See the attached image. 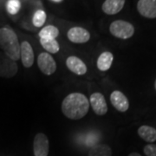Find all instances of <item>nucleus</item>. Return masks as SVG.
I'll use <instances>...</instances> for the list:
<instances>
[{
  "instance_id": "obj_1",
  "label": "nucleus",
  "mask_w": 156,
  "mask_h": 156,
  "mask_svg": "<svg viewBox=\"0 0 156 156\" xmlns=\"http://www.w3.org/2000/svg\"><path fill=\"white\" fill-rule=\"evenodd\" d=\"M89 101L87 96L79 92L69 94L62 102V112L70 120L83 118L89 110Z\"/></svg>"
},
{
  "instance_id": "obj_2",
  "label": "nucleus",
  "mask_w": 156,
  "mask_h": 156,
  "mask_svg": "<svg viewBox=\"0 0 156 156\" xmlns=\"http://www.w3.org/2000/svg\"><path fill=\"white\" fill-rule=\"evenodd\" d=\"M0 49L10 59H20V43L17 34L11 28H0Z\"/></svg>"
},
{
  "instance_id": "obj_3",
  "label": "nucleus",
  "mask_w": 156,
  "mask_h": 156,
  "mask_svg": "<svg viewBox=\"0 0 156 156\" xmlns=\"http://www.w3.org/2000/svg\"><path fill=\"white\" fill-rule=\"evenodd\" d=\"M109 32L119 39L131 38L134 34V27L131 23L125 20H115L109 25Z\"/></svg>"
},
{
  "instance_id": "obj_4",
  "label": "nucleus",
  "mask_w": 156,
  "mask_h": 156,
  "mask_svg": "<svg viewBox=\"0 0 156 156\" xmlns=\"http://www.w3.org/2000/svg\"><path fill=\"white\" fill-rule=\"evenodd\" d=\"M37 66L41 72L46 76H51L56 70V62L54 57L48 52H42L37 57Z\"/></svg>"
},
{
  "instance_id": "obj_5",
  "label": "nucleus",
  "mask_w": 156,
  "mask_h": 156,
  "mask_svg": "<svg viewBox=\"0 0 156 156\" xmlns=\"http://www.w3.org/2000/svg\"><path fill=\"white\" fill-rule=\"evenodd\" d=\"M50 142L47 135L44 133L36 134L33 140V153L35 156H48Z\"/></svg>"
},
{
  "instance_id": "obj_6",
  "label": "nucleus",
  "mask_w": 156,
  "mask_h": 156,
  "mask_svg": "<svg viewBox=\"0 0 156 156\" xmlns=\"http://www.w3.org/2000/svg\"><path fill=\"white\" fill-rule=\"evenodd\" d=\"M89 104L97 115H104L108 112V104L104 95L100 92H95L89 97Z\"/></svg>"
},
{
  "instance_id": "obj_7",
  "label": "nucleus",
  "mask_w": 156,
  "mask_h": 156,
  "mask_svg": "<svg viewBox=\"0 0 156 156\" xmlns=\"http://www.w3.org/2000/svg\"><path fill=\"white\" fill-rule=\"evenodd\" d=\"M17 62L10 59L7 56H0V76L6 78L13 77L17 73Z\"/></svg>"
},
{
  "instance_id": "obj_8",
  "label": "nucleus",
  "mask_w": 156,
  "mask_h": 156,
  "mask_svg": "<svg viewBox=\"0 0 156 156\" xmlns=\"http://www.w3.org/2000/svg\"><path fill=\"white\" fill-rule=\"evenodd\" d=\"M68 39L74 44H85L90 39L89 30L83 27H72L69 30L67 33Z\"/></svg>"
},
{
  "instance_id": "obj_9",
  "label": "nucleus",
  "mask_w": 156,
  "mask_h": 156,
  "mask_svg": "<svg viewBox=\"0 0 156 156\" xmlns=\"http://www.w3.org/2000/svg\"><path fill=\"white\" fill-rule=\"evenodd\" d=\"M20 59L23 67L30 68L35 61V55L32 46L27 41H23L20 44Z\"/></svg>"
},
{
  "instance_id": "obj_10",
  "label": "nucleus",
  "mask_w": 156,
  "mask_h": 156,
  "mask_svg": "<svg viewBox=\"0 0 156 156\" xmlns=\"http://www.w3.org/2000/svg\"><path fill=\"white\" fill-rule=\"evenodd\" d=\"M110 102L119 112H126L129 108V101L128 97L120 90H114L110 95Z\"/></svg>"
},
{
  "instance_id": "obj_11",
  "label": "nucleus",
  "mask_w": 156,
  "mask_h": 156,
  "mask_svg": "<svg viewBox=\"0 0 156 156\" xmlns=\"http://www.w3.org/2000/svg\"><path fill=\"white\" fill-rule=\"evenodd\" d=\"M137 11L146 18H156V0H139Z\"/></svg>"
},
{
  "instance_id": "obj_12",
  "label": "nucleus",
  "mask_w": 156,
  "mask_h": 156,
  "mask_svg": "<svg viewBox=\"0 0 156 156\" xmlns=\"http://www.w3.org/2000/svg\"><path fill=\"white\" fill-rule=\"evenodd\" d=\"M66 66L71 72L77 76H83L88 71V68L84 62L76 56L68 57L66 59Z\"/></svg>"
},
{
  "instance_id": "obj_13",
  "label": "nucleus",
  "mask_w": 156,
  "mask_h": 156,
  "mask_svg": "<svg viewBox=\"0 0 156 156\" xmlns=\"http://www.w3.org/2000/svg\"><path fill=\"white\" fill-rule=\"evenodd\" d=\"M126 0H105L101 5L102 11L107 15H115L123 9Z\"/></svg>"
},
{
  "instance_id": "obj_14",
  "label": "nucleus",
  "mask_w": 156,
  "mask_h": 156,
  "mask_svg": "<svg viewBox=\"0 0 156 156\" xmlns=\"http://www.w3.org/2000/svg\"><path fill=\"white\" fill-rule=\"evenodd\" d=\"M113 61H114V55L110 51H104L98 56L96 65L98 69L101 71H107L111 68Z\"/></svg>"
},
{
  "instance_id": "obj_15",
  "label": "nucleus",
  "mask_w": 156,
  "mask_h": 156,
  "mask_svg": "<svg viewBox=\"0 0 156 156\" xmlns=\"http://www.w3.org/2000/svg\"><path fill=\"white\" fill-rule=\"evenodd\" d=\"M139 136L147 142L153 143L156 140V128L148 125H142L138 128Z\"/></svg>"
},
{
  "instance_id": "obj_16",
  "label": "nucleus",
  "mask_w": 156,
  "mask_h": 156,
  "mask_svg": "<svg viewBox=\"0 0 156 156\" xmlns=\"http://www.w3.org/2000/svg\"><path fill=\"white\" fill-rule=\"evenodd\" d=\"M40 44L49 54H56L60 50V44L56 39L40 38Z\"/></svg>"
},
{
  "instance_id": "obj_17",
  "label": "nucleus",
  "mask_w": 156,
  "mask_h": 156,
  "mask_svg": "<svg viewBox=\"0 0 156 156\" xmlns=\"http://www.w3.org/2000/svg\"><path fill=\"white\" fill-rule=\"evenodd\" d=\"M60 34V31L55 25H47L39 31L38 36L40 38L56 39Z\"/></svg>"
},
{
  "instance_id": "obj_18",
  "label": "nucleus",
  "mask_w": 156,
  "mask_h": 156,
  "mask_svg": "<svg viewBox=\"0 0 156 156\" xmlns=\"http://www.w3.org/2000/svg\"><path fill=\"white\" fill-rule=\"evenodd\" d=\"M89 156H112V149L106 144L94 146L90 148Z\"/></svg>"
},
{
  "instance_id": "obj_19",
  "label": "nucleus",
  "mask_w": 156,
  "mask_h": 156,
  "mask_svg": "<svg viewBox=\"0 0 156 156\" xmlns=\"http://www.w3.org/2000/svg\"><path fill=\"white\" fill-rule=\"evenodd\" d=\"M46 19H47L46 12L43 10H37L34 13L33 17H32V23L35 27L40 28L44 24Z\"/></svg>"
},
{
  "instance_id": "obj_20",
  "label": "nucleus",
  "mask_w": 156,
  "mask_h": 156,
  "mask_svg": "<svg viewBox=\"0 0 156 156\" xmlns=\"http://www.w3.org/2000/svg\"><path fill=\"white\" fill-rule=\"evenodd\" d=\"M21 9V2L19 0H8L6 3L7 12L11 15H16Z\"/></svg>"
},
{
  "instance_id": "obj_21",
  "label": "nucleus",
  "mask_w": 156,
  "mask_h": 156,
  "mask_svg": "<svg viewBox=\"0 0 156 156\" xmlns=\"http://www.w3.org/2000/svg\"><path fill=\"white\" fill-rule=\"evenodd\" d=\"M143 152L146 156H156V144L149 143L143 148Z\"/></svg>"
},
{
  "instance_id": "obj_22",
  "label": "nucleus",
  "mask_w": 156,
  "mask_h": 156,
  "mask_svg": "<svg viewBox=\"0 0 156 156\" xmlns=\"http://www.w3.org/2000/svg\"><path fill=\"white\" fill-rule=\"evenodd\" d=\"M128 156H141L140 154L139 153H135V152H133V153H131V154H129Z\"/></svg>"
},
{
  "instance_id": "obj_23",
  "label": "nucleus",
  "mask_w": 156,
  "mask_h": 156,
  "mask_svg": "<svg viewBox=\"0 0 156 156\" xmlns=\"http://www.w3.org/2000/svg\"><path fill=\"white\" fill-rule=\"evenodd\" d=\"M50 1H52V2H54V3H61L63 0H50Z\"/></svg>"
},
{
  "instance_id": "obj_24",
  "label": "nucleus",
  "mask_w": 156,
  "mask_h": 156,
  "mask_svg": "<svg viewBox=\"0 0 156 156\" xmlns=\"http://www.w3.org/2000/svg\"><path fill=\"white\" fill-rule=\"evenodd\" d=\"M154 89L156 90V79H155V82H154Z\"/></svg>"
}]
</instances>
